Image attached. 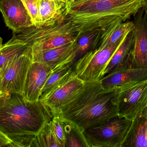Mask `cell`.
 I'll list each match as a JSON object with an SVG mask.
<instances>
[{
  "label": "cell",
  "instance_id": "cell-1",
  "mask_svg": "<svg viewBox=\"0 0 147 147\" xmlns=\"http://www.w3.org/2000/svg\"><path fill=\"white\" fill-rule=\"evenodd\" d=\"M53 114L41 101H28L19 93L0 95V131L13 147H31L34 137Z\"/></svg>",
  "mask_w": 147,
  "mask_h": 147
},
{
  "label": "cell",
  "instance_id": "cell-2",
  "mask_svg": "<svg viewBox=\"0 0 147 147\" xmlns=\"http://www.w3.org/2000/svg\"><path fill=\"white\" fill-rule=\"evenodd\" d=\"M116 88L104 89L100 81L86 82L84 88L54 114L73 123L82 131L104 122L118 115L114 102Z\"/></svg>",
  "mask_w": 147,
  "mask_h": 147
},
{
  "label": "cell",
  "instance_id": "cell-3",
  "mask_svg": "<svg viewBox=\"0 0 147 147\" xmlns=\"http://www.w3.org/2000/svg\"><path fill=\"white\" fill-rule=\"evenodd\" d=\"M143 7V0H85L65 6V14L80 33L101 28L119 19L125 22Z\"/></svg>",
  "mask_w": 147,
  "mask_h": 147
},
{
  "label": "cell",
  "instance_id": "cell-4",
  "mask_svg": "<svg viewBox=\"0 0 147 147\" xmlns=\"http://www.w3.org/2000/svg\"><path fill=\"white\" fill-rule=\"evenodd\" d=\"M45 25L32 26L14 34L31 47L32 53L57 48L75 41L78 30L65 14Z\"/></svg>",
  "mask_w": 147,
  "mask_h": 147
},
{
  "label": "cell",
  "instance_id": "cell-5",
  "mask_svg": "<svg viewBox=\"0 0 147 147\" xmlns=\"http://www.w3.org/2000/svg\"><path fill=\"white\" fill-rule=\"evenodd\" d=\"M132 121L117 115L82 132L89 147H121Z\"/></svg>",
  "mask_w": 147,
  "mask_h": 147
},
{
  "label": "cell",
  "instance_id": "cell-6",
  "mask_svg": "<svg viewBox=\"0 0 147 147\" xmlns=\"http://www.w3.org/2000/svg\"><path fill=\"white\" fill-rule=\"evenodd\" d=\"M126 36L102 49L91 50L83 55L73 64L76 75L85 82L99 81L104 77L110 60Z\"/></svg>",
  "mask_w": 147,
  "mask_h": 147
},
{
  "label": "cell",
  "instance_id": "cell-7",
  "mask_svg": "<svg viewBox=\"0 0 147 147\" xmlns=\"http://www.w3.org/2000/svg\"><path fill=\"white\" fill-rule=\"evenodd\" d=\"M118 115L133 121L147 107V79L116 88Z\"/></svg>",
  "mask_w": 147,
  "mask_h": 147
},
{
  "label": "cell",
  "instance_id": "cell-8",
  "mask_svg": "<svg viewBox=\"0 0 147 147\" xmlns=\"http://www.w3.org/2000/svg\"><path fill=\"white\" fill-rule=\"evenodd\" d=\"M33 62L31 47L8 60L1 67L2 94H22L28 69Z\"/></svg>",
  "mask_w": 147,
  "mask_h": 147
},
{
  "label": "cell",
  "instance_id": "cell-9",
  "mask_svg": "<svg viewBox=\"0 0 147 147\" xmlns=\"http://www.w3.org/2000/svg\"><path fill=\"white\" fill-rule=\"evenodd\" d=\"M131 68H147V14L142 7L134 16Z\"/></svg>",
  "mask_w": 147,
  "mask_h": 147
},
{
  "label": "cell",
  "instance_id": "cell-10",
  "mask_svg": "<svg viewBox=\"0 0 147 147\" xmlns=\"http://www.w3.org/2000/svg\"><path fill=\"white\" fill-rule=\"evenodd\" d=\"M0 10L6 25L14 33L34 25L22 0H0Z\"/></svg>",
  "mask_w": 147,
  "mask_h": 147
},
{
  "label": "cell",
  "instance_id": "cell-11",
  "mask_svg": "<svg viewBox=\"0 0 147 147\" xmlns=\"http://www.w3.org/2000/svg\"><path fill=\"white\" fill-rule=\"evenodd\" d=\"M85 83L73 71L63 84L42 102L48 106L53 114H54L84 88Z\"/></svg>",
  "mask_w": 147,
  "mask_h": 147
},
{
  "label": "cell",
  "instance_id": "cell-12",
  "mask_svg": "<svg viewBox=\"0 0 147 147\" xmlns=\"http://www.w3.org/2000/svg\"><path fill=\"white\" fill-rule=\"evenodd\" d=\"M53 71L48 66L33 62L28 69L22 95L28 101H39L41 90Z\"/></svg>",
  "mask_w": 147,
  "mask_h": 147
},
{
  "label": "cell",
  "instance_id": "cell-13",
  "mask_svg": "<svg viewBox=\"0 0 147 147\" xmlns=\"http://www.w3.org/2000/svg\"><path fill=\"white\" fill-rule=\"evenodd\" d=\"M76 40L57 48L32 53L33 62L45 64L52 71L68 65H73L76 56Z\"/></svg>",
  "mask_w": 147,
  "mask_h": 147
},
{
  "label": "cell",
  "instance_id": "cell-14",
  "mask_svg": "<svg viewBox=\"0 0 147 147\" xmlns=\"http://www.w3.org/2000/svg\"><path fill=\"white\" fill-rule=\"evenodd\" d=\"M135 28L134 22H123L117 19L101 28V32L95 49H101L112 45L125 37Z\"/></svg>",
  "mask_w": 147,
  "mask_h": 147
},
{
  "label": "cell",
  "instance_id": "cell-15",
  "mask_svg": "<svg viewBox=\"0 0 147 147\" xmlns=\"http://www.w3.org/2000/svg\"><path fill=\"white\" fill-rule=\"evenodd\" d=\"M147 79V68H128L109 73L99 81L104 89H109Z\"/></svg>",
  "mask_w": 147,
  "mask_h": 147
},
{
  "label": "cell",
  "instance_id": "cell-16",
  "mask_svg": "<svg viewBox=\"0 0 147 147\" xmlns=\"http://www.w3.org/2000/svg\"><path fill=\"white\" fill-rule=\"evenodd\" d=\"M134 41L133 31L129 33L124 38L110 60L105 70L104 77L115 71L131 68Z\"/></svg>",
  "mask_w": 147,
  "mask_h": 147
},
{
  "label": "cell",
  "instance_id": "cell-17",
  "mask_svg": "<svg viewBox=\"0 0 147 147\" xmlns=\"http://www.w3.org/2000/svg\"><path fill=\"white\" fill-rule=\"evenodd\" d=\"M121 147H147V117L145 109L132 121Z\"/></svg>",
  "mask_w": 147,
  "mask_h": 147
},
{
  "label": "cell",
  "instance_id": "cell-18",
  "mask_svg": "<svg viewBox=\"0 0 147 147\" xmlns=\"http://www.w3.org/2000/svg\"><path fill=\"white\" fill-rule=\"evenodd\" d=\"M73 65H68L53 71L41 90L39 101L43 102L63 84L73 72Z\"/></svg>",
  "mask_w": 147,
  "mask_h": 147
},
{
  "label": "cell",
  "instance_id": "cell-19",
  "mask_svg": "<svg viewBox=\"0 0 147 147\" xmlns=\"http://www.w3.org/2000/svg\"><path fill=\"white\" fill-rule=\"evenodd\" d=\"M100 32L101 28H95L78 34L75 43L74 64L86 53L96 49Z\"/></svg>",
  "mask_w": 147,
  "mask_h": 147
},
{
  "label": "cell",
  "instance_id": "cell-20",
  "mask_svg": "<svg viewBox=\"0 0 147 147\" xmlns=\"http://www.w3.org/2000/svg\"><path fill=\"white\" fill-rule=\"evenodd\" d=\"M28 46L26 41L17 38L13 34L12 38L0 47V68L9 59L25 51Z\"/></svg>",
  "mask_w": 147,
  "mask_h": 147
},
{
  "label": "cell",
  "instance_id": "cell-21",
  "mask_svg": "<svg viewBox=\"0 0 147 147\" xmlns=\"http://www.w3.org/2000/svg\"><path fill=\"white\" fill-rule=\"evenodd\" d=\"M62 119L64 126L65 147H89L82 131L73 123Z\"/></svg>",
  "mask_w": 147,
  "mask_h": 147
},
{
  "label": "cell",
  "instance_id": "cell-22",
  "mask_svg": "<svg viewBox=\"0 0 147 147\" xmlns=\"http://www.w3.org/2000/svg\"><path fill=\"white\" fill-rule=\"evenodd\" d=\"M59 3L57 0H38L39 22L38 26L45 25L56 19L60 8Z\"/></svg>",
  "mask_w": 147,
  "mask_h": 147
},
{
  "label": "cell",
  "instance_id": "cell-23",
  "mask_svg": "<svg viewBox=\"0 0 147 147\" xmlns=\"http://www.w3.org/2000/svg\"><path fill=\"white\" fill-rule=\"evenodd\" d=\"M61 147L51 127L47 123L34 137L31 147Z\"/></svg>",
  "mask_w": 147,
  "mask_h": 147
},
{
  "label": "cell",
  "instance_id": "cell-24",
  "mask_svg": "<svg viewBox=\"0 0 147 147\" xmlns=\"http://www.w3.org/2000/svg\"><path fill=\"white\" fill-rule=\"evenodd\" d=\"M51 127L61 147H65L64 126L63 119L57 114L53 115L50 121Z\"/></svg>",
  "mask_w": 147,
  "mask_h": 147
},
{
  "label": "cell",
  "instance_id": "cell-25",
  "mask_svg": "<svg viewBox=\"0 0 147 147\" xmlns=\"http://www.w3.org/2000/svg\"><path fill=\"white\" fill-rule=\"evenodd\" d=\"M28 14L30 15L34 25H38L39 20L38 0H22Z\"/></svg>",
  "mask_w": 147,
  "mask_h": 147
},
{
  "label": "cell",
  "instance_id": "cell-26",
  "mask_svg": "<svg viewBox=\"0 0 147 147\" xmlns=\"http://www.w3.org/2000/svg\"><path fill=\"white\" fill-rule=\"evenodd\" d=\"M0 147H13L11 141L1 131H0Z\"/></svg>",
  "mask_w": 147,
  "mask_h": 147
},
{
  "label": "cell",
  "instance_id": "cell-27",
  "mask_svg": "<svg viewBox=\"0 0 147 147\" xmlns=\"http://www.w3.org/2000/svg\"><path fill=\"white\" fill-rule=\"evenodd\" d=\"M84 1L85 0H73L71 2L65 3V6H72V5H76Z\"/></svg>",
  "mask_w": 147,
  "mask_h": 147
},
{
  "label": "cell",
  "instance_id": "cell-28",
  "mask_svg": "<svg viewBox=\"0 0 147 147\" xmlns=\"http://www.w3.org/2000/svg\"><path fill=\"white\" fill-rule=\"evenodd\" d=\"M143 8L147 14V0H143Z\"/></svg>",
  "mask_w": 147,
  "mask_h": 147
},
{
  "label": "cell",
  "instance_id": "cell-29",
  "mask_svg": "<svg viewBox=\"0 0 147 147\" xmlns=\"http://www.w3.org/2000/svg\"><path fill=\"white\" fill-rule=\"evenodd\" d=\"M2 83L1 68H0V92L1 91V85Z\"/></svg>",
  "mask_w": 147,
  "mask_h": 147
},
{
  "label": "cell",
  "instance_id": "cell-30",
  "mask_svg": "<svg viewBox=\"0 0 147 147\" xmlns=\"http://www.w3.org/2000/svg\"><path fill=\"white\" fill-rule=\"evenodd\" d=\"M3 45V39L1 37H0V47Z\"/></svg>",
  "mask_w": 147,
  "mask_h": 147
},
{
  "label": "cell",
  "instance_id": "cell-31",
  "mask_svg": "<svg viewBox=\"0 0 147 147\" xmlns=\"http://www.w3.org/2000/svg\"><path fill=\"white\" fill-rule=\"evenodd\" d=\"M73 0H65V3H68L71 2L73 1Z\"/></svg>",
  "mask_w": 147,
  "mask_h": 147
},
{
  "label": "cell",
  "instance_id": "cell-32",
  "mask_svg": "<svg viewBox=\"0 0 147 147\" xmlns=\"http://www.w3.org/2000/svg\"><path fill=\"white\" fill-rule=\"evenodd\" d=\"M58 1L59 2V3L60 2H63L64 3L65 2V0H58Z\"/></svg>",
  "mask_w": 147,
  "mask_h": 147
},
{
  "label": "cell",
  "instance_id": "cell-33",
  "mask_svg": "<svg viewBox=\"0 0 147 147\" xmlns=\"http://www.w3.org/2000/svg\"><path fill=\"white\" fill-rule=\"evenodd\" d=\"M145 112H146V116L147 117V107L146 109H145Z\"/></svg>",
  "mask_w": 147,
  "mask_h": 147
},
{
  "label": "cell",
  "instance_id": "cell-34",
  "mask_svg": "<svg viewBox=\"0 0 147 147\" xmlns=\"http://www.w3.org/2000/svg\"><path fill=\"white\" fill-rule=\"evenodd\" d=\"M49 1H56V0H49ZM57 1H58V0H57ZM59 2V1H58Z\"/></svg>",
  "mask_w": 147,
  "mask_h": 147
},
{
  "label": "cell",
  "instance_id": "cell-35",
  "mask_svg": "<svg viewBox=\"0 0 147 147\" xmlns=\"http://www.w3.org/2000/svg\"><path fill=\"white\" fill-rule=\"evenodd\" d=\"M1 94H2L1 93H0V95H1Z\"/></svg>",
  "mask_w": 147,
  "mask_h": 147
}]
</instances>
